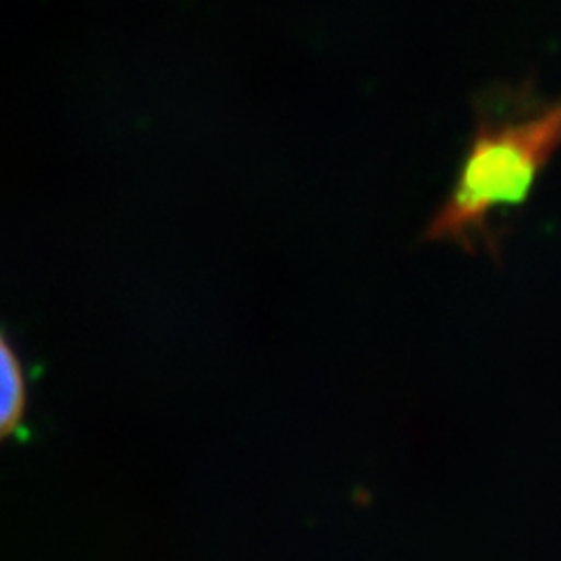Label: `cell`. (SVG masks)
<instances>
[{"label": "cell", "instance_id": "cell-1", "mask_svg": "<svg viewBox=\"0 0 561 561\" xmlns=\"http://www.w3.org/2000/svg\"><path fill=\"white\" fill-rule=\"evenodd\" d=\"M559 150L561 96L529 113L480 115L456 183L431 218L424 239L456 243L468 253H476L478 245L494 251L491 218L529 199L538 175Z\"/></svg>", "mask_w": 561, "mask_h": 561}, {"label": "cell", "instance_id": "cell-2", "mask_svg": "<svg viewBox=\"0 0 561 561\" xmlns=\"http://www.w3.org/2000/svg\"><path fill=\"white\" fill-rule=\"evenodd\" d=\"M26 410V379L10 342L0 335V440L16 431Z\"/></svg>", "mask_w": 561, "mask_h": 561}]
</instances>
